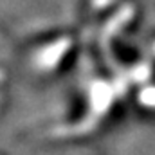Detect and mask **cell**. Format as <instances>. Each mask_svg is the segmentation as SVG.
<instances>
[{
	"mask_svg": "<svg viewBox=\"0 0 155 155\" xmlns=\"http://www.w3.org/2000/svg\"><path fill=\"white\" fill-rule=\"evenodd\" d=\"M141 101L146 103V105H150V107H155V88H146V90H143Z\"/></svg>",
	"mask_w": 155,
	"mask_h": 155,
	"instance_id": "6da1fadb",
	"label": "cell"
}]
</instances>
